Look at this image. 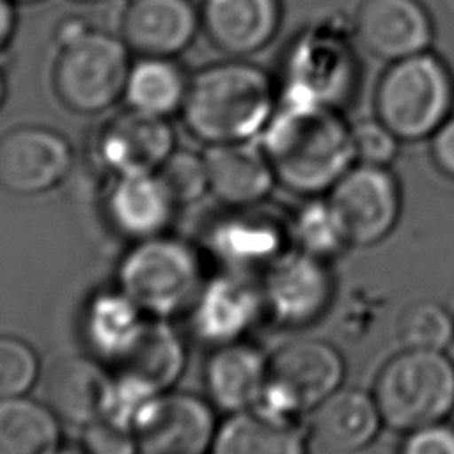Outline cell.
<instances>
[{
    "label": "cell",
    "mask_w": 454,
    "mask_h": 454,
    "mask_svg": "<svg viewBox=\"0 0 454 454\" xmlns=\"http://www.w3.org/2000/svg\"><path fill=\"white\" fill-rule=\"evenodd\" d=\"M259 144L277 183L303 199L325 195L355 163L351 128L323 105L284 99Z\"/></svg>",
    "instance_id": "6da1fadb"
},
{
    "label": "cell",
    "mask_w": 454,
    "mask_h": 454,
    "mask_svg": "<svg viewBox=\"0 0 454 454\" xmlns=\"http://www.w3.org/2000/svg\"><path fill=\"white\" fill-rule=\"evenodd\" d=\"M277 110L271 78L241 59L209 64L188 83L181 117L206 145L259 138Z\"/></svg>",
    "instance_id": "7a4b0ae2"
},
{
    "label": "cell",
    "mask_w": 454,
    "mask_h": 454,
    "mask_svg": "<svg viewBox=\"0 0 454 454\" xmlns=\"http://www.w3.org/2000/svg\"><path fill=\"white\" fill-rule=\"evenodd\" d=\"M204 282L199 250L168 232L131 243L117 266V287L156 319L184 316Z\"/></svg>",
    "instance_id": "3957f363"
},
{
    "label": "cell",
    "mask_w": 454,
    "mask_h": 454,
    "mask_svg": "<svg viewBox=\"0 0 454 454\" xmlns=\"http://www.w3.org/2000/svg\"><path fill=\"white\" fill-rule=\"evenodd\" d=\"M371 394L392 431L408 433L449 420L454 411V362L445 351L401 348L378 369Z\"/></svg>",
    "instance_id": "277c9868"
},
{
    "label": "cell",
    "mask_w": 454,
    "mask_h": 454,
    "mask_svg": "<svg viewBox=\"0 0 454 454\" xmlns=\"http://www.w3.org/2000/svg\"><path fill=\"white\" fill-rule=\"evenodd\" d=\"M454 83L445 62L431 51L394 60L376 89V115L399 140L431 137L449 117Z\"/></svg>",
    "instance_id": "5b68a950"
},
{
    "label": "cell",
    "mask_w": 454,
    "mask_h": 454,
    "mask_svg": "<svg viewBox=\"0 0 454 454\" xmlns=\"http://www.w3.org/2000/svg\"><path fill=\"white\" fill-rule=\"evenodd\" d=\"M57 48L51 85L64 108L78 115H98L122 98L131 66V50L122 37L90 25Z\"/></svg>",
    "instance_id": "8992f818"
},
{
    "label": "cell",
    "mask_w": 454,
    "mask_h": 454,
    "mask_svg": "<svg viewBox=\"0 0 454 454\" xmlns=\"http://www.w3.org/2000/svg\"><path fill=\"white\" fill-rule=\"evenodd\" d=\"M346 364L328 340L301 337L268 355V380L257 408L300 419L310 413L344 383Z\"/></svg>",
    "instance_id": "52a82bcc"
},
{
    "label": "cell",
    "mask_w": 454,
    "mask_h": 454,
    "mask_svg": "<svg viewBox=\"0 0 454 454\" xmlns=\"http://www.w3.org/2000/svg\"><path fill=\"white\" fill-rule=\"evenodd\" d=\"M349 247H374L401 216V186L388 167L353 163L325 193Z\"/></svg>",
    "instance_id": "ba28073f"
},
{
    "label": "cell",
    "mask_w": 454,
    "mask_h": 454,
    "mask_svg": "<svg viewBox=\"0 0 454 454\" xmlns=\"http://www.w3.org/2000/svg\"><path fill=\"white\" fill-rule=\"evenodd\" d=\"M264 312L278 326L298 330L317 323L335 298L330 261L289 248L259 278Z\"/></svg>",
    "instance_id": "9c48e42d"
},
{
    "label": "cell",
    "mask_w": 454,
    "mask_h": 454,
    "mask_svg": "<svg viewBox=\"0 0 454 454\" xmlns=\"http://www.w3.org/2000/svg\"><path fill=\"white\" fill-rule=\"evenodd\" d=\"M206 236V247L223 271L254 277L262 275L289 248V216L268 207L266 202L250 207H227Z\"/></svg>",
    "instance_id": "30bf717a"
},
{
    "label": "cell",
    "mask_w": 454,
    "mask_h": 454,
    "mask_svg": "<svg viewBox=\"0 0 454 454\" xmlns=\"http://www.w3.org/2000/svg\"><path fill=\"white\" fill-rule=\"evenodd\" d=\"M73 147L59 131L25 124L0 135V188L35 197L60 186L71 174Z\"/></svg>",
    "instance_id": "8fae6325"
},
{
    "label": "cell",
    "mask_w": 454,
    "mask_h": 454,
    "mask_svg": "<svg viewBox=\"0 0 454 454\" xmlns=\"http://www.w3.org/2000/svg\"><path fill=\"white\" fill-rule=\"evenodd\" d=\"M356 67L349 39L340 30H312L291 55L284 99L337 108L355 85Z\"/></svg>",
    "instance_id": "7c38bea8"
},
{
    "label": "cell",
    "mask_w": 454,
    "mask_h": 454,
    "mask_svg": "<svg viewBox=\"0 0 454 454\" xmlns=\"http://www.w3.org/2000/svg\"><path fill=\"white\" fill-rule=\"evenodd\" d=\"M216 429L206 397L167 390L151 401L133 433L138 454H209Z\"/></svg>",
    "instance_id": "4fadbf2b"
},
{
    "label": "cell",
    "mask_w": 454,
    "mask_h": 454,
    "mask_svg": "<svg viewBox=\"0 0 454 454\" xmlns=\"http://www.w3.org/2000/svg\"><path fill=\"white\" fill-rule=\"evenodd\" d=\"M174 149L168 121L133 108L112 115L92 138V154L110 176L156 172Z\"/></svg>",
    "instance_id": "5bb4252c"
},
{
    "label": "cell",
    "mask_w": 454,
    "mask_h": 454,
    "mask_svg": "<svg viewBox=\"0 0 454 454\" xmlns=\"http://www.w3.org/2000/svg\"><path fill=\"white\" fill-rule=\"evenodd\" d=\"M186 316L192 333L211 348L243 340L266 316L261 284L248 275L222 271L204 282Z\"/></svg>",
    "instance_id": "9a60e30c"
},
{
    "label": "cell",
    "mask_w": 454,
    "mask_h": 454,
    "mask_svg": "<svg viewBox=\"0 0 454 454\" xmlns=\"http://www.w3.org/2000/svg\"><path fill=\"white\" fill-rule=\"evenodd\" d=\"M200 27L192 0H129L121 18V37L140 57H177Z\"/></svg>",
    "instance_id": "2e32d148"
},
{
    "label": "cell",
    "mask_w": 454,
    "mask_h": 454,
    "mask_svg": "<svg viewBox=\"0 0 454 454\" xmlns=\"http://www.w3.org/2000/svg\"><path fill=\"white\" fill-rule=\"evenodd\" d=\"M177 209L156 172L112 176L105 195L110 225L131 243L167 234Z\"/></svg>",
    "instance_id": "e0dca14e"
},
{
    "label": "cell",
    "mask_w": 454,
    "mask_h": 454,
    "mask_svg": "<svg viewBox=\"0 0 454 454\" xmlns=\"http://www.w3.org/2000/svg\"><path fill=\"white\" fill-rule=\"evenodd\" d=\"M355 30L372 55L390 62L426 51L433 37L431 18L419 0H362Z\"/></svg>",
    "instance_id": "ac0fdd59"
},
{
    "label": "cell",
    "mask_w": 454,
    "mask_h": 454,
    "mask_svg": "<svg viewBox=\"0 0 454 454\" xmlns=\"http://www.w3.org/2000/svg\"><path fill=\"white\" fill-rule=\"evenodd\" d=\"M110 378L92 355L59 356L41 371L43 401L60 422L83 427L103 415Z\"/></svg>",
    "instance_id": "d6986e66"
},
{
    "label": "cell",
    "mask_w": 454,
    "mask_h": 454,
    "mask_svg": "<svg viewBox=\"0 0 454 454\" xmlns=\"http://www.w3.org/2000/svg\"><path fill=\"white\" fill-rule=\"evenodd\" d=\"M280 0H202L200 27L209 43L232 59L266 48L278 32Z\"/></svg>",
    "instance_id": "ffe728a7"
},
{
    "label": "cell",
    "mask_w": 454,
    "mask_h": 454,
    "mask_svg": "<svg viewBox=\"0 0 454 454\" xmlns=\"http://www.w3.org/2000/svg\"><path fill=\"white\" fill-rule=\"evenodd\" d=\"M204 161L209 193L223 207H250L266 202L277 184L273 168L255 140L206 145Z\"/></svg>",
    "instance_id": "44dd1931"
},
{
    "label": "cell",
    "mask_w": 454,
    "mask_h": 454,
    "mask_svg": "<svg viewBox=\"0 0 454 454\" xmlns=\"http://www.w3.org/2000/svg\"><path fill=\"white\" fill-rule=\"evenodd\" d=\"M268 380V355L248 340L211 348L204 365L206 399L227 415L255 408Z\"/></svg>",
    "instance_id": "7402d4cb"
},
{
    "label": "cell",
    "mask_w": 454,
    "mask_h": 454,
    "mask_svg": "<svg viewBox=\"0 0 454 454\" xmlns=\"http://www.w3.org/2000/svg\"><path fill=\"white\" fill-rule=\"evenodd\" d=\"M385 427L371 392L340 387L310 411V436L326 450L355 454L367 449Z\"/></svg>",
    "instance_id": "603a6c76"
},
{
    "label": "cell",
    "mask_w": 454,
    "mask_h": 454,
    "mask_svg": "<svg viewBox=\"0 0 454 454\" xmlns=\"http://www.w3.org/2000/svg\"><path fill=\"white\" fill-rule=\"evenodd\" d=\"M309 427L261 408L231 413L218 424L209 454H309Z\"/></svg>",
    "instance_id": "cb8c5ba5"
},
{
    "label": "cell",
    "mask_w": 454,
    "mask_h": 454,
    "mask_svg": "<svg viewBox=\"0 0 454 454\" xmlns=\"http://www.w3.org/2000/svg\"><path fill=\"white\" fill-rule=\"evenodd\" d=\"M147 319L149 316L115 286L87 300L82 335L94 358L115 367L133 348Z\"/></svg>",
    "instance_id": "d4e9b609"
},
{
    "label": "cell",
    "mask_w": 454,
    "mask_h": 454,
    "mask_svg": "<svg viewBox=\"0 0 454 454\" xmlns=\"http://www.w3.org/2000/svg\"><path fill=\"white\" fill-rule=\"evenodd\" d=\"M186 367V349L168 319L149 317L140 337L114 372L129 376L154 392L172 390Z\"/></svg>",
    "instance_id": "484cf974"
},
{
    "label": "cell",
    "mask_w": 454,
    "mask_h": 454,
    "mask_svg": "<svg viewBox=\"0 0 454 454\" xmlns=\"http://www.w3.org/2000/svg\"><path fill=\"white\" fill-rule=\"evenodd\" d=\"M190 78L172 57H140L131 62L124 101L128 108L168 119L181 112Z\"/></svg>",
    "instance_id": "4316f807"
},
{
    "label": "cell",
    "mask_w": 454,
    "mask_h": 454,
    "mask_svg": "<svg viewBox=\"0 0 454 454\" xmlns=\"http://www.w3.org/2000/svg\"><path fill=\"white\" fill-rule=\"evenodd\" d=\"M60 447V419L28 394L0 401V454H53Z\"/></svg>",
    "instance_id": "83f0119b"
},
{
    "label": "cell",
    "mask_w": 454,
    "mask_h": 454,
    "mask_svg": "<svg viewBox=\"0 0 454 454\" xmlns=\"http://www.w3.org/2000/svg\"><path fill=\"white\" fill-rule=\"evenodd\" d=\"M289 225L293 248L309 255L332 261L349 247L326 195L307 197L303 204L289 215Z\"/></svg>",
    "instance_id": "f1b7e54d"
},
{
    "label": "cell",
    "mask_w": 454,
    "mask_h": 454,
    "mask_svg": "<svg viewBox=\"0 0 454 454\" xmlns=\"http://www.w3.org/2000/svg\"><path fill=\"white\" fill-rule=\"evenodd\" d=\"M395 339L406 349L445 351L454 340V314L436 300H413L397 314Z\"/></svg>",
    "instance_id": "f546056e"
},
{
    "label": "cell",
    "mask_w": 454,
    "mask_h": 454,
    "mask_svg": "<svg viewBox=\"0 0 454 454\" xmlns=\"http://www.w3.org/2000/svg\"><path fill=\"white\" fill-rule=\"evenodd\" d=\"M35 349L16 335L0 333V401L27 395L41 378Z\"/></svg>",
    "instance_id": "4dcf8cb0"
},
{
    "label": "cell",
    "mask_w": 454,
    "mask_h": 454,
    "mask_svg": "<svg viewBox=\"0 0 454 454\" xmlns=\"http://www.w3.org/2000/svg\"><path fill=\"white\" fill-rule=\"evenodd\" d=\"M156 174L179 207L190 206L209 193L204 154L176 147Z\"/></svg>",
    "instance_id": "1f68e13d"
},
{
    "label": "cell",
    "mask_w": 454,
    "mask_h": 454,
    "mask_svg": "<svg viewBox=\"0 0 454 454\" xmlns=\"http://www.w3.org/2000/svg\"><path fill=\"white\" fill-rule=\"evenodd\" d=\"M355 163L388 167L399 149V138L380 121H362L351 128Z\"/></svg>",
    "instance_id": "d6a6232c"
},
{
    "label": "cell",
    "mask_w": 454,
    "mask_h": 454,
    "mask_svg": "<svg viewBox=\"0 0 454 454\" xmlns=\"http://www.w3.org/2000/svg\"><path fill=\"white\" fill-rule=\"evenodd\" d=\"M80 449L85 454H138L135 433L105 417L82 427Z\"/></svg>",
    "instance_id": "836d02e7"
},
{
    "label": "cell",
    "mask_w": 454,
    "mask_h": 454,
    "mask_svg": "<svg viewBox=\"0 0 454 454\" xmlns=\"http://www.w3.org/2000/svg\"><path fill=\"white\" fill-rule=\"evenodd\" d=\"M397 454H454V424L442 420L403 433Z\"/></svg>",
    "instance_id": "e575fe53"
},
{
    "label": "cell",
    "mask_w": 454,
    "mask_h": 454,
    "mask_svg": "<svg viewBox=\"0 0 454 454\" xmlns=\"http://www.w3.org/2000/svg\"><path fill=\"white\" fill-rule=\"evenodd\" d=\"M429 138L433 163L443 176L454 179V115H449Z\"/></svg>",
    "instance_id": "d590c367"
},
{
    "label": "cell",
    "mask_w": 454,
    "mask_h": 454,
    "mask_svg": "<svg viewBox=\"0 0 454 454\" xmlns=\"http://www.w3.org/2000/svg\"><path fill=\"white\" fill-rule=\"evenodd\" d=\"M16 23V4L12 0H0V59L14 37Z\"/></svg>",
    "instance_id": "8d00e7d4"
},
{
    "label": "cell",
    "mask_w": 454,
    "mask_h": 454,
    "mask_svg": "<svg viewBox=\"0 0 454 454\" xmlns=\"http://www.w3.org/2000/svg\"><path fill=\"white\" fill-rule=\"evenodd\" d=\"M5 98H7V78H5V69H4V64L0 59V110L5 103Z\"/></svg>",
    "instance_id": "74e56055"
},
{
    "label": "cell",
    "mask_w": 454,
    "mask_h": 454,
    "mask_svg": "<svg viewBox=\"0 0 454 454\" xmlns=\"http://www.w3.org/2000/svg\"><path fill=\"white\" fill-rule=\"evenodd\" d=\"M53 454H85L82 449H80V445L78 447H59Z\"/></svg>",
    "instance_id": "f35d334b"
},
{
    "label": "cell",
    "mask_w": 454,
    "mask_h": 454,
    "mask_svg": "<svg viewBox=\"0 0 454 454\" xmlns=\"http://www.w3.org/2000/svg\"><path fill=\"white\" fill-rule=\"evenodd\" d=\"M14 4H39V2H43V0H12Z\"/></svg>",
    "instance_id": "ab89813d"
},
{
    "label": "cell",
    "mask_w": 454,
    "mask_h": 454,
    "mask_svg": "<svg viewBox=\"0 0 454 454\" xmlns=\"http://www.w3.org/2000/svg\"><path fill=\"white\" fill-rule=\"evenodd\" d=\"M80 2H99V0H80Z\"/></svg>",
    "instance_id": "60d3db41"
},
{
    "label": "cell",
    "mask_w": 454,
    "mask_h": 454,
    "mask_svg": "<svg viewBox=\"0 0 454 454\" xmlns=\"http://www.w3.org/2000/svg\"><path fill=\"white\" fill-rule=\"evenodd\" d=\"M452 344H454V340H452Z\"/></svg>",
    "instance_id": "b9f144b4"
}]
</instances>
